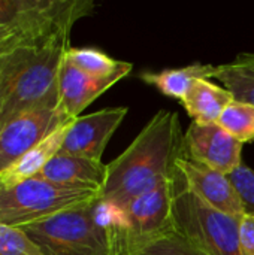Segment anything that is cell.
Instances as JSON below:
<instances>
[{
  "label": "cell",
  "instance_id": "cell-1",
  "mask_svg": "<svg viewBox=\"0 0 254 255\" xmlns=\"http://www.w3.org/2000/svg\"><path fill=\"white\" fill-rule=\"evenodd\" d=\"M186 154L177 112L159 111L109 164L99 200L123 211L139 196L169 182Z\"/></svg>",
  "mask_w": 254,
  "mask_h": 255
},
{
  "label": "cell",
  "instance_id": "cell-2",
  "mask_svg": "<svg viewBox=\"0 0 254 255\" xmlns=\"http://www.w3.org/2000/svg\"><path fill=\"white\" fill-rule=\"evenodd\" d=\"M70 37L25 43L0 54V127L13 118L60 106V70Z\"/></svg>",
  "mask_w": 254,
  "mask_h": 255
},
{
  "label": "cell",
  "instance_id": "cell-3",
  "mask_svg": "<svg viewBox=\"0 0 254 255\" xmlns=\"http://www.w3.org/2000/svg\"><path fill=\"white\" fill-rule=\"evenodd\" d=\"M19 229L43 255H114L112 206L100 200Z\"/></svg>",
  "mask_w": 254,
  "mask_h": 255
},
{
  "label": "cell",
  "instance_id": "cell-4",
  "mask_svg": "<svg viewBox=\"0 0 254 255\" xmlns=\"http://www.w3.org/2000/svg\"><path fill=\"white\" fill-rule=\"evenodd\" d=\"M174 232L205 255H243L240 220H235L198 197L180 170L171 179Z\"/></svg>",
  "mask_w": 254,
  "mask_h": 255
},
{
  "label": "cell",
  "instance_id": "cell-5",
  "mask_svg": "<svg viewBox=\"0 0 254 255\" xmlns=\"http://www.w3.org/2000/svg\"><path fill=\"white\" fill-rule=\"evenodd\" d=\"M100 191L63 187L39 176L0 188V224L24 227L99 200Z\"/></svg>",
  "mask_w": 254,
  "mask_h": 255
},
{
  "label": "cell",
  "instance_id": "cell-6",
  "mask_svg": "<svg viewBox=\"0 0 254 255\" xmlns=\"http://www.w3.org/2000/svg\"><path fill=\"white\" fill-rule=\"evenodd\" d=\"M169 182L139 196L123 211L112 206L114 255H139L174 232Z\"/></svg>",
  "mask_w": 254,
  "mask_h": 255
},
{
  "label": "cell",
  "instance_id": "cell-7",
  "mask_svg": "<svg viewBox=\"0 0 254 255\" xmlns=\"http://www.w3.org/2000/svg\"><path fill=\"white\" fill-rule=\"evenodd\" d=\"M91 0H0V27H9L31 43L70 37L81 18L94 13Z\"/></svg>",
  "mask_w": 254,
  "mask_h": 255
},
{
  "label": "cell",
  "instance_id": "cell-8",
  "mask_svg": "<svg viewBox=\"0 0 254 255\" xmlns=\"http://www.w3.org/2000/svg\"><path fill=\"white\" fill-rule=\"evenodd\" d=\"M60 106L22 114L0 127V173L58 128L70 124Z\"/></svg>",
  "mask_w": 254,
  "mask_h": 255
},
{
  "label": "cell",
  "instance_id": "cell-9",
  "mask_svg": "<svg viewBox=\"0 0 254 255\" xmlns=\"http://www.w3.org/2000/svg\"><path fill=\"white\" fill-rule=\"evenodd\" d=\"M187 155L210 169L225 175L232 173L243 164V146L219 123L192 121L184 133Z\"/></svg>",
  "mask_w": 254,
  "mask_h": 255
},
{
  "label": "cell",
  "instance_id": "cell-10",
  "mask_svg": "<svg viewBox=\"0 0 254 255\" xmlns=\"http://www.w3.org/2000/svg\"><path fill=\"white\" fill-rule=\"evenodd\" d=\"M127 112L129 108L118 106L75 118L67 128L60 152L102 161L106 145L123 123Z\"/></svg>",
  "mask_w": 254,
  "mask_h": 255
},
{
  "label": "cell",
  "instance_id": "cell-11",
  "mask_svg": "<svg viewBox=\"0 0 254 255\" xmlns=\"http://www.w3.org/2000/svg\"><path fill=\"white\" fill-rule=\"evenodd\" d=\"M177 167L189 188L214 209L235 218H244L241 200L228 175L193 161L187 152L180 157Z\"/></svg>",
  "mask_w": 254,
  "mask_h": 255
},
{
  "label": "cell",
  "instance_id": "cell-12",
  "mask_svg": "<svg viewBox=\"0 0 254 255\" xmlns=\"http://www.w3.org/2000/svg\"><path fill=\"white\" fill-rule=\"evenodd\" d=\"M123 78L120 75L111 78L90 76L72 66L64 55L60 70V108L75 120L88 105Z\"/></svg>",
  "mask_w": 254,
  "mask_h": 255
},
{
  "label": "cell",
  "instance_id": "cell-13",
  "mask_svg": "<svg viewBox=\"0 0 254 255\" xmlns=\"http://www.w3.org/2000/svg\"><path fill=\"white\" fill-rule=\"evenodd\" d=\"M106 164L63 152L55 154L40 170L39 178L63 187L90 188L102 191L106 181Z\"/></svg>",
  "mask_w": 254,
  "mask_h": 255
},
{
  "label": "cell",
  "instance_id": "cell-14",
  "mask_svg": "<svg viewBox=\"0 0 254 255\" xmlns=\"http://www.w3.org/2000/svg\"><path fill=\"white\" fill-rule=\"evenodd\" d=\"M70 124L54 131L51 136H48L40 143H37L34 148H31L27 154H24L18 161H15L9 169L1 172L0 173V188H9V187H13L25 179L37 176L40 173V170L49 163V160L55 154L60 152L64 136H66Z\"/></svg>",
  "mask_w": 254,
  "mask_h": 255
},
{
  "label": "cell",
  "instance_id": "cell-15",
  "mask_svg": "<svg viewBox=\"0 0 254 255\" xmlns=\"http://www.w3.org/2000/svg\"><path fill=\"white\" fill-rule=\"evenodd\" d=\"M234 96L210 79H198L193 82L184 99L181 100L186 112L198 123H217Z\"/></svg>",
  "mask_w": 254,
  "mask_h": 255
},
{
  "label": "cell",
  "instance_id": "cell-16",
  "mask_svg": "<svg viewBox=\"0 0 254 255\" xmlns=\"http://www.w3.org/2000/svg\"><path fill=\"white\" fill-rule=\"evenodd\" d=\"M214 67L216 66L213 64L195 63L178 69H165L160 72H142L139 78L145 84L156 87L162 94L172 99H178L181 102L195 81L213 79Z\"/></svg>",
  "mask_w": 254,
  "mask_h": 255
},
{
  "label": "cell",
  "instance_id": "cell-17",
  "mask_svg": "<svg viewBox=\"0 0 254 255\" xmlns=\"http://www.w3.org/2000/svg\"><path fill=\"white\" fill-rule=\"evenodd\" d=\"M213 79H217L235 100L254 106V52H241L232 61L216 66Z\"/></svg>",
  "mask_w": 254,
  "mask_h": 255
},
{
  "label": "cell",
  "instance_id": "cell-18",
  "mask_svg": "<svg viewBox=\"0 0 254 255\" xmlns=\"http://www.w3.org/2000/svg\"><path fill=\"white\" fill-rule=\"evenodd\" d=\"M66 60L81 72L94 78L127 76L133 64L115 60L96 48H73L66 51Z\"/></svg>",
  "mask_w": 254,
  "mask_h": 255
},
{
  "label": "cell",
  "instance_id": "cell-19",
  "mask_svg": "<svg viewBox=\"0 0 254 255\" xmlns=\"http://www.w3.org/2000/svg\"><path fill=\"white\" fill-rule=\"evenodd\" d=\"M241 143L254 142V106L232 100L217 121Z\"/></svg>",
  "mask_w": 254,
  "mask_h": 255
},
{
  "label": "cell",
  "instance_id": "cell-20",
  "mask_svg": "<svg viewBox=\"0 0 254 255\" xmlns=\"http://www.w3.org/2000/svg\"><path fill=\"white\" fill-rule=\"evenodd\" d=\"M0 255H43L19 227L0 224Z\"/></svg>",
  "mask_w": 254,
  "mask_h": 255
},
{
  "label": "cell",
  "instance_id": "cell-21",
  "mask_svg": "<svg viewBox=\"0 0 254 255\" xmlns=\"http://www.w3.org/2000/svg\"><path fill=\"white\" fill-rule=\"evenodd\" d=\"M229 181L232 182L243 209H244V215L254 217V170L250 169L249 166H246L244 163L234 170L232 173L228 175Z\"/></svg>",
  "mask_w": 254,
  "mask_h": 255
},
{
  "label": "cell",
  "instance_id": "cell-22",
  "mask_svg": "<svg viewBox=\"0 0 254 255\" xmlns=\"http://www.w3.org/2000/svg\"><path fill=\"white\" fill-rule=\"evenodd\" d=\"M139 255H205L199 250L192 247L175 232L162 238L160 241L150 245Z\"/></svg>",
  "mask_w": 254,
  "mask_h": 255
},
{
  "label": "cell",
  "instance_id": "cell-23",
  "mask_svg": "<svg viewBox=\"0 0 254 255\" xmlns=\"http://www.w3.org/2000/svg\"><path fill=\"white\" fill-rule=\"evenodd\" d=\"M240 247L243 255H254V217L244 215L241 220Z\"/></svg>",
  "mask_w": 254,
  "mask_h": 255
},
{
  "label": "cell",
  "instance_id": "cell-24",
  "mask_svg": "<svg viewBox=\"0 0 254 255\" xmlns=\"http://www.w3.org/2000/svg\"><path fill=\"white\" fill-rule=\"evenodd\" d=\"M25 43H31V42H28L25 37H22L19 33H16L9 27H0V54L7 52Z\"/></svg>",
  "mask_w": 254,
  "mask_h": 255
}]
</instances>
